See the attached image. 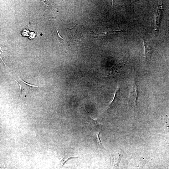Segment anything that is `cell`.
<instances>
[{
	"mask_svg": "<svg viewBox=\"0 0 169 169\" xmlns=\"http://www.w3.org/2000/svg\"><path fill=\"white\" fill-rule=\"evenodd\" d=\"M138 96V88L136 81L133 80L132 82V88L129 96V102L133 106L137 107V100Z\"/></svg>",
	"mask_w": 169,
	"mask_h": 169,
	"instance_id": "cell-1",
	"label": "cell"
},
{
	"mask_svg": "<svg viewBox=\"0 0 169 169\" xmlns=\"http://www.w3.org/2000/svg\"><path fill=\"white\" fill-rule=\"evenodd\" d=\"M123 154L122 149L117 150L114 154L113 158L114 169H119L120 163Z\"/></svg>",
	"mask_w": 169,
	"mask_h": 169,
	"instance_id": "cell-2",
	"label": "cell"
},
{
	"mask_svg": "<svg viewBox=\"0 0 169 169\" xmlns=\"http://www.w3.org/2000/svg\"><path fill=\"white\" fill-rule=\"evenodd\" d=\"M99 128L97 129L92 132L89 135V136L93 138L96 141L97 144L98 145L100 150H105V148L103 146L99 138V134L101 131V128Z\"/></svg>",
	"mask_w": 169,
	"mask_h": 169,
	"instance_id": "cell-3",
	"label": "cell"
},
{
	"mask_svg": "<svg viewBox=\"0 0 169 169\" xmlns=\"http://www.w3.org/2000/svg\"><path fill=\"white\" fill-rule=\"evenodd\" d=\"M119 87L118 86L115 91L114 95L112 100L110 104L103 110L102 112L114 106L118 103L119 100Z\"/></svg>",
	"mask_w": 169,
	"mask_h": 169,
	"instance_id": "cell-4",
	"label": "cell"
},
{
	"mask_svg": "<svg viewBox=\"0 0 169 169\" xmlns=\"http://www.w3.org/2000/svg\"><path fill=\"white\" fill-rule=\"evenodd\" d=\"M163 9V8L162 4L161 3L158 6L156 14L155 29L156 32L158 31L159 28L160 21L161 19Z\"/></svg>",
	"mask_w": 169,
	"mask_h": 169,
	"instance_id": "cell-5",
	"label": "cell"
},
{
	"mask_svg": "<svg viewBox=\"0 0 169 169\" xmlns=\"http://www.w3.org/2000/svg\"><path fill=\"white\" fill-rule=\"evenodd\" d=\"M143 44L145 51V59L146 61L147 62L151 57L153 50V49L144 39Z\"/></svg>",
	"mask_w": 169,
	"mask_h": 169,
	"instance_id": "cell-6",
	"label": "cell"
},
{
	"mask_svg": "<svg viewBox=\"0 0 169 169\" xmlns=\"http://www.w3.org/2000/svg\"><path fill=\"white\" fill-rule=\"evenodd\" d=\"M123 30L124 29L119 31L112 30L102 33H95L92 31V30L91 31H92V32L94 33V34L95 35H100L102 37H107L108 36H111L113 35H115L123 31Z\"/></svg>",
	"mask_w": 169,
	"mask_h": 169,
	"instance_id": "cell-7",
	"label": "cell"
},
{
	"mask_svg": "<svg viewBox=\"0 0 169 169\" xmlns=\"http://www.w3.org/2000/svg\"><path fill=\"white\" fill-rule=\"evenodd\" d=\"M74 158H80L79 157L75 156L72 155H67L64 156L60 161L59 164V167H61L64 163L68 160Z\"/></svg>",
	"mask_w": 169,
	"mask_h": 169,
	"instance_id": "cell-8",
	"label": "cell"
},
{
	"mask_svg": "<svg viewBox=\"0 0 169 169\" xmlns=\"http://www.w3.org/2000/svg\"><path fill=\"white\" fill-rule=\"evenodd\" d=\"M56 31L57 32V38L58 40L60 42H61L62 43V42L63 41H64V40H65V39L63 38L59 34V33L58 32V31L57 29H56Z\"/></svg>",
	"mask_w": 169,
	"mask_h": 169,
	"instance_id": "cell-9",
	"label": "cell"
},
{
	"mask_svg": "<svg viewBox=\"0 0 169 169\" xmlns=\"http://www.w3.org/2000/svg\"><path fill=\"white\" fill-rule=\"evenodd\" d=\"M18 78H19V79L20 80H21V81H22V82H23V83H24L25 84H27V85H29L30 86H32V87H38L39 86H42V85H45V84H43V85H39V86L32 85V84H28L27 83L23 81L18 76Z\"/></svg>",
	"mask_w": 169,
	"mask_h": 169,
	"instance_id": "cell-10",
	"label": "cell"
},
{
	"mask_svg": "<svg viewBox=\"0 0 169 169\" xmlns=\"http://www.w3.org/2000/svg\"><path fill=\"white\" fill-rule=\"evenodd\" d=\"M15 81H16L19 84V86H20V93H21V94H20V96L19 97V101H20V98L21 96V94H22V92H21V85L18 82H17L16 80H15Z\"/></svg>",
	"mask_w": 169,
	"mask_h": 169,
	"instance_id": "cell-11",
	"label": "cell"
}]
</instances>
